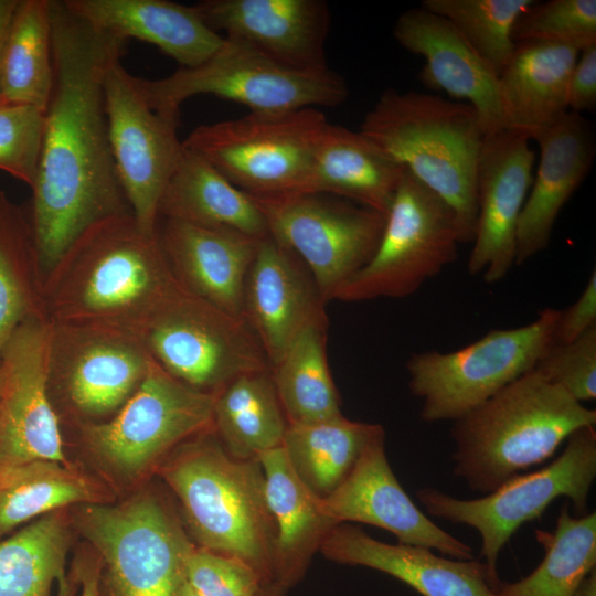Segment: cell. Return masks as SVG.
<instances>
[{
  "instance_id": "obj_1",
  "label": "cell",
  "mask_w": 596,
  "mask_h": 596,
  "mask_svg": "<svg viewBox=\"0 0 596 596\" xmlns=\"http://www.w3.org/2000/svg\"><path fill=\"white\" fill-rule=\"evenodd\" d=\"M53 89L44 114L38 174L29 214L45 278L92 224L131 213L108 136L104 76L125 41L99 32L50 0Z\"/></svg>"
},
{
  "instance_id": "obj_2",
  "label": "cell",
  "mask_w": 596,
  "mask_h": 596,
  "mask_svg": "<svg viewBox=\"0 0 596 596\" xmlns=\"http://www.w3.org/2000/svg\"><path fill=\"white\" fill-rule=\"evenodd\" d=\"M181 288L158 231H142L132 213L113 215L82 232L45 278V317L138 332Z\"/></svg>"
},
{
  "instance_id": "obj_3",
  "label": "cell",
  "mask_w": 596,
  "mask_h": 596,
  "mask_svg": "<svg viewBox=\"0 0 596 596\" xmlns=\"http://www.w3.org/2000/svg\"><path fill=\"white\" fill-rule=\"evenodd\" d=\"M595 425V409L531 370L454 421L453 472L487 494L549 460L576 430Z\"/></svg>"
},
{
  "instance_id": "obj_4",
  "label": "cell",
  "mask_w": 596,
  "mask_h": 596,
  "mask_svg": "<svg viewBox=\"0 0 596 596\" xmlns=\"http://www.w3.org/2000/svg\"><path fill=\"white\" fill-rule=\"evenodd\" d=\"M160 476L178 498L196 545L237 557L274 582L276 529L258 459L227 453L214 427L175 447Z\"/></svg>"
},
{
  "instance_id": "obj_5",
  "label": "cell",
  "mask_w": 596,
  "mask_h": 596,
  "mask_svg": "<svg viewBox=\"0 0 596 596\" xmlns=\"http://www.w3.org/2000/svg\"><path fill=\"white\" fill-rule=\"evenodd\" d=\"M359 131L443 199L456 216L460 243H472L486 134L471 105L389 88L366 113Z\"/></svg>"
},
{
  "instance_id": "obj_6",
  "label": "cell",
  "mask_w": 596,
  "mask_h": 596,
  "mask_svg": "<svg viewBox=\"0 0 596 596\" xmlns=\"http://www.w3.org/2000/svg\"><path fill=\"white\" fill-rule=\"evenodd\" d=\"M328 124L313 107L249 111L198 126L182 143L251 196L309 193L316 148Z\"/></svg>"
},
{
  "instance_id": "obj_7",
  "label": "cell",
  "mask_w": 596,
  "mask_h": 596,
  "mask_svg": "<svg viewBox=\"0 0 596 596\" xmlns=\"http://www.w3.org/2000/svg\"><path fill=\"white\" fill-rule=\"evenodd\" d=\"M596 478V429L587 426L573 433L564 450L549 465L520 473L477 499H458L425 487L416 497L432 517L473 528L481 538L480 556L496 590L501 583L497 562L518 529L544 513L558 497L573 503L576 517L584 515Z\"/></svg>"
},
{
  "instance_id": "obj_8",
  "label": "cell",
  "mask_w": 596,
  "mask_h": 596,
  "mask_svg": "<svg viewBox=\"0 0 596 596\" xmlns=\"http://www.w3.org/2000/svg\"><path fill=\"white\" fill-rule=\"evenodd\" d=\"M137 84L151 108L175 116L181 104L196 95H214L256 113L333 107L349 95L344 78L329 67L292 70L228 38L202 64L158 79L137 77Z\"/></svg>"
},
{
  "instance_id": "obj_9",
  "label": "cell",
  "mask_w": 596,
  "mask_h": 596,
  "mask_svg": "<svg viewBox=\"0 0 596 596\" xmlns=\"http://www.w3.org/2000/svg\"><path fill=\"white\" fill-rule=\"evenodd\" d=\"M557 315L547 307L528 324L491 330L458 350L412 354L408 386L422 401V419L456 421L533 370L552 345Z\"/></svg>"
},
{
  "instance_id": "obj_10",
  "label": "cell",
  "mask_w": 596,
  "mask_h": 596,
  "mask_svg": "<svg viewBox=\"0 0 596 596\" xmlns=\"http://www.w3.org/2000/svg\"><path fill=\"white\" fill-rule=\"evenodd\" d=\"M79 526L100 555L99 596H179L192 542L157 497L88 503Z\"/></svg>"
},
{
  "instance_id": "obj_11",
  "label": "cell",
  "mask_w": 596,
  "mask_h": 596,
  "mask_svg": "<svg viewBox=\"0 0 596 596\" xmlns=\"http://www.w3.org/2000/svg\"><path fill=\"white\" fill-rule=\"evenodd\" d=\"M138 333L161 369L200 392L216 395L241 375L270 371L263 347L244 318L183 287L148 318Z\"/></svg>"
},
{
  "instance_id": "obj_12",
  "label": "cell",
  "mask_w": 596,
  "mask_h": 596,
  "mask_svg": "<svg viewBox=\"0 0 596 596\" xmlns=\"http://www.w3.org/2000/svg\"><path fill=\"white\" fill-rule=\"evenodd\" d=\"M459 244L453 210L405 169L374 254L332 299L407 297L456 259Z\"/></svg>"
},
{
  "instance_id": "obj_13",
  "label": "cell",
  "mask_w": 596,
  "mask_h": 596,
  "mask_svg": "<svg viewBox=\"0 0 596 596\" xmlns=\"http://www.w3.org/2000/svg\"><path fill=\"white\" fill-rule=\"evenodd\" d=\"M215 396L181 383L153 362L110 418L78 425L83 443L118 477H138L183 441L213 427Z\"/></svg>"
},
{
  "instance_id": "obj_14",
  "label": "cell",
  "mask_w": 596,
  "mask_h": 596,
  "mask_svg": "<svg viewBox=\"0 0 596 596\" xmlns=\"http://www.w3.org/2000/svg\"><path fill=\"white\" fill-rule=\"evenodd\" d=\"M47 390L78 425L109 418L130 398L153 360L138 332L50 321Z\"/></svg>"
},
{
  "instance_id": "obj_15",
  "label": "cell",
  "mask_w": 596,
  "mask_h": 596,
  "mask_svg": "<svg viewBox=\"0 0 596 596\" xmlns=\"http://www.w3.org/2000/svg\"><path fill=\"white\" fill-rule=\"evenodd\" d=\"M252 198L269 235L304 263L324 302L369 262L385 224L384 214L328 194Z\"/></svg>"
},
{
  "instance_id": "obj_16",
  "label": "cell",
  "mask_w": 596,
  "mask_h": 596,
  "mask_svg": "<svg viewBox=\"0 0 596 596\" xmlns=\"http://www.w3.org/2000/svg\"><path fill=\"white\" fill-rule=\"evenodd\" d=\"M104 99L120 185L140 228L156 234L161 196L183 152L177 134L180 116L151 108L120 58L105 72Z\"/></svg>"
},
{
  "instance_id": "obj_17",
  "label": "cell",
  "mask_w": 596,
  "mask_h": 596,
  "mask_svg": "<svg viewBox=\"0 0 596 596\" xmlns=\"http://www.w3.org/2000/svg\"><path fill=\"white\" fill-rule=\"evenodd\" d=\"M50 321H23L0 353V467L35 459L66 464L47 390Z\"/></svg>"
},
{
  "instance_id": "obj_18",
  "label": "cell",
  "mask_w": 596,
  "mask_h": 596,
  "mask_svg": "<svg viewBox=\"0 0 596 596\" xmlns=\"http://www.w3.org/2000/svg\"><path fill=\"white\" fill-rule=\"evenodd\" d=\"M534 159L530 139L522 134L503 129L485 136L467 270L488 284L502 280L515 265L517 230L532 184Z\"/></svg>"
},
{
  "instance_id": "obj_19",
  "label": "cell",
  "mask_w": 596,
  "mask_h": 596,
  "mask_svg": "<svg viewBox=\"0 0 596 596\" xmlns=\"http://www.w3.org/2000/svg\"><path fill=\"white\" fill-rule=\"evenodd\" d=\"M385 434L371 441L321 508L336 525L359 522L394 534L398 543L436 550L456 560L475 558L473 550L434 523L396 479L385 453Z\"/></svg>"
},
{
  "instance_id": "obj_20",
  "label": "cell",
  "mask_w": 596,
  "mask_h": 596,
  "mask_svg": "<svg viewBox=\"0 0 596 596\" xmlns=\"http://www.w3.org/2000/svg\"><path fill=\"white\" fill-rule=\"evenodd\" d=\"M192 6L211 30L280 65L304 72L328 68L330 13L323 0H202Z\"/></svg>"
},
{
  "instance_id": "obj_21",
  "label": "cell",
  "mask_w": 596,
  "mask_h": 596,
  "mask_svg": "<svg viewBox=\"0 0 596 596\" xmlns=\"http://www.w3.org/2000/svg\"><path fill=\"white\" fill-rule=\"evenodd\" d=\"M304 263L269 234L257 243L243 295V318L276 365L308 324L327 318Z\"/></svg>"
},
{
  "instance_id": "obj_22",
  "label": "cell",
  "mask_w": 596,
  "mask_h": 596,
  "mask_svg": "<svg viewBox=\"0 0 596 596\" xmlns=\"http://www.w3.org/2000/svg\"><path fill=\"white\" fill-rule=\"evenodd\" d=\"M393 34L425 60L419 78L427 88L471 105L486 135L503 130L498 74L447 19L423 7L411 9L398 17Z\"/></svg>"
},
{
  "instance_id": "obj_23",
  "label": "cell",
  "mask_w": 596,
  "mask_h": 596,
  "mask_svg": "<svg viewBox=\"0 0 596 596\" xmlns=\"http://www.w3.org/2000/svg\"><path fill=\"white\" fill-rule=\"evenodd\" d=\"M533 140L540 162L519 219L515 265L549 246L560 212L588 174L596 151L592 123L572 111Z\"/></svg>"
},
{
  "instance_id": "obj_24",
  "label": "cell",
  "mask_w": 596,
  "mask_h": 596,
  "mask_svg": "<svg viewBox=\"0 0 596 596\" xmlns=\"http://www.w3.org/2000/svg\"><path fill=\"white\" fill-rule=\"evenodd\" d=\"M319 551L332 562L393 576L422 596H497L479 558L456 560L423 546L385 543L347 523L332 528Z\"/></svg>"
},
{
  "instance_id": "obj_25",
  "label": "cell",
  "mask_w": 596,
  "mask_h": 596,
  "mask_svg": "<svg viewBox=\"0 0 596 596\" xmlns=\"http://www.w3.org/2000/svg\"><path fill=\"white\" fill-rule=\"evenodd\" d=\"M163 220L158 236L180 285L243 318L245 280L259 240L231 230Z\"/></svg>"
},
{
  "instance_id": "obj_26",
  "label": "cell",
  "mask_w": 596,
  "mask_h": 596,
  "mask_svg": "<svg viewBox=\"0 0 596 596\" xmlns=\"http://www.w3.org/2000/svg\"><path fill=\"white\" fill-rule=\"evenodd\" d=\"M70 12L99 32L156 45L180 67H195L222 45L193 6L168 0H63Z\"/></svg>"
},
{
  "instance_id": "obj_27",
  "label": "cell",
  "mask_w": 596,
  "mask_h": 596,
  "mask_svg": "<svg viewBox=\"0 0 596 596\" xmlns=\"http://www.w3.org/2000/svg\"><path fill=\"white\" fill-rule=\"evenodd\" d=\"M579 50L522 41L498 75L503 129L533 140L568 111V82Z\"/></svg>"
},
{
  "instance_id": "obj_28",
  "label": "cell",
  "mask_w": 596,
  "mask_h": 596,
  "mask_svg": "<svg viewBox=\"0 0 596 596\" xmlns=\"http://www.w3.org/2000/svg\"><path fill=\"white\" fill-rule=\"evenodd\" d=\"M275 523L274 582L288 590L305 576L312 555L336 526L321 498L297 476L281 446L258 456Z\"/></svg>"
},
{
  "instance_id": "obj_29",
  "label": "cell",
  "mask_w": 596,
  "mask_h": 596,
  "mask_svg": "<svg viewBox=\"0 0 596 596\" xmlns=\"http://www.w3.org/2000/svg\"><path fill=\"white\" fill-rule=\"evenodd\" d=\"M404 170L360 131L329 123L316 148L309 193L386 215Z\"/></svg>"
},
{
  "instance_id": "obj_30",
  "label": "cell",
  "mask_w": 596,
  "mask_h": 596,
  "mask_svg": "<svg viewBox=\"0 0 596 596\" xmlns=\"http://www.w3.org/2000/svg\"><path fill=\"white\" fill-rule=\"evenodd\" d=\"M231 230L260 240L269 234L254 199L183 146L159 204V219Z\"/></svg>"
},
{
  "instance_id": "obj_31",
  "label": "cell",
  "mask_w": 596,
  "mask_h": 596,
  "mask_svg": "<svg viewBox=\"0 0 596 596\" xmlns=\"http://www.w3.org/2000/svg\"><path fill=\"white\" fill-rule=\"evenodd\" d=\"M70 532L61 510L0 542V596H74L65 571Z\"/></svg>"
},
{
  "instance_id": "obj_32",
  "label": "cell",
  "mask_w": 596,
  "mask_h": 596,
  "mask_svg": "<svg viewBox=\"0 0 596 596\" xmlns=\"http://www.w3.org/2000/svg\"><path fill=\"white\" fill-rule=\"evenodd\" d=\"M383 434L379 424L341 415L312 424H288L281 447L302 482L324 498L344 480L366 446Z\"/></svg>"
},
{
  "instance_id": "obj_33",
  "label": "cell",
  "mask_w": 596,
  "mask_h": 596,
  "mask_svg": "<svg viewBox=\"0 0 596 596\" xmlns=\"http://www.w3.org/2000/svg\"><path fill=\"white\" fill-rule=\"evenodd\" d=\"M287 426L270 371L241 375L215 396L213 427L235 458L258 459L281 446Z\"/></svg>"
},
{
  "instance_id": "obj_34",
  "label": "cell",
  "mask_w": 596,
  "mask_h": 596,
  "mask_svg": "<svg viewBox=\"0 0 596 596\" xmlns=\"http://www.w3.org/2000/svg\"><path fill=\"white\" fill-rule=\"evenodd\" d=\"M53 82L50 0H18L3 50L0 102L45 113Z\"/></svg>"
},
{
  "instance_id": "obj_35",
  "label": "cell",
  "mask_w": 596,
  "mask_h": 596,
  "mask_svg": "<svg viewBox=\"0 0 596 596\" xmlns=\"http://www.w3.org/2000/svg\"><path fill=\"white\" fill-rule=\"evenodd\" d=\"M327 318L308 324L270 369L288 424H312L341 416L326 351Z\"/></svg>"
},
{
  "instance_id": "obj_36",
  "label": "cell",
  "mask_w": 596,
  "mask_h": 596,
  "mask_svg": "<svg viewBox=\"0 0 596 596\" xmlns=\"http://www.w3.org/2000/svg\"><path fill=\"white\" fill-rule=\"evenodd\" d=\"M565 502L553 531L535 530L544 550L542 562L528 576L501 582L497 596H573L596 570V512L573 517Z\"/></svg>"
},
{
  "instance_id": "obj_37",
  "label": "cell",
  "mask_w": 596,
  "mask_h": 596,
  "mask_svg": "<svg viewBox=\"0 0 596 596\" xmlns=\"http://www.w3.org/2000/svg\"><path fill=\"white\" fill-rule=\"evenodd\" d=\"M35 317H45V310L33 227L0 189V353L14 330Z\"/></svg>"
},
{
  "instance_id": "obj_38",
  "label": "cell",
  "mask_w": 596,
  "mask_h": 596,
  "mask_svg": "<svg viewBox=\"0 0 596 596\" xmlns=\"http://www.w3.org/2000/svg\"><path fill=\"white\" fill-rule=\"evenodd\" d=\"M93 485L66 464L35 459L0 467V536L74 503H96Z\"/></svg>"
},
{
  "instance_id": "obj_39",
  "label": "cell",
  "mask_w": 596,
  "mask_h": 596,
  "mask_svg": "<svg viewBox=\"0 0 596 596\" xmlns=\"http://www.w3.org/2000/svg\"><path fill=\"white\" fill-rule=\"evenodd\" d=\"M533 0H424L422 7L447 19L499 75L510 61L513 29Z\"/></svg>"
},
{
  "instance_id": "obj_40",
  "label": "cell",
  "mask_w": 596,
  "mask_h": 596,
  "mask_svg": "<svg viewBox=\"0 0 596 596\" xmlns=\"http://www.w3.org/2000/svg\"><path fill=\"white\" fill-rule=\"evenodd\" d=\"M513 40L562 43L583 51L596 44V1H534L517 20Z\"/></svg>"
},
{
  "instance_id": "obj_41",
  "label": "cell",
  "mask_w": 596,
  "mask_h": 596,
  "mask_svg": "<svg viewBox=\"0 0 596 596\" xmlns=\"http://www.w3.org/2000/svg\"><path fill=\"white\" fill-rule=\"evenodd\" d=\"M44 111L0 102V170L33 187L39 168Z\"/></svg>"
},
{
  "instance_id": "obj_42",
  "label": "cell",
  "mask_w": 596,
  "mask_h": 596,
  "mask_svg": "<svg viewBox=\"0 0 596 596\" xmlns=\"http://www.w3.org/2000/svg\"><path fill=\"white\" fill-rule=\"evenodd\" d=\"M184 579L201 596H256L265 584L244 561L193 543L184 557Z\"/></svg>"
},
{
  "instance_id": "obj_43",
  "label": "cell",
  "mask_w": 596,
  "mask_h": 596,
  "mask_svg": "<svg viewBox=\"0 0 596 596\" xmlns=\"http://www.w3.org/2000/svg\"><path fill=\"white\" fill-rule=\"evenodd\" d=\"M579 403L596 397V327L565 344H552L534 369Z\"/></svg>"
},
{
  "instance_id": "obj_44",
  "label": "cell",
  "mask_w": 596,
  "mask_h": 596,
  "mask_svg": "<svg viewBox=\"0 0 596 596\" xmlns=\"http://www.w3.org/2000/svg\"><path fill=\"white\" fill-rule=\"evenodd\" d=\"M594 327H596L595 269L576 301L565 309L558 310L552 344L570 343Z\"/></svg>"
},
{
  "instance_id": "obj_45",
  "label": "cell",
  "mask_w": 596,
  "mask_h": 596,
  "mask_svg": "<svg viewBox=\"0 0 596 596\" xmlns=\"http://www.w3.org/2000/svg\"><path fill=\"white\" fill-rule=\"evenodd\" d=\"M596 106V44L579 52L568 82V111L581 114Z\"/></svg>"
},
{
  "instance_id": "obj_46",
  "label": "cell",
  "mask_w": 596,
  "mask_h": 596,
  "mask_svg": "<svg viewBox=\"0 0 596 596\" xmlns=\"http://www.w3.org/2000/svg\"><path fill=\"white\" fill-rule=\"evenodd\" d=\"M99 562L82 565L77 570L76 574L81 586L79 596H99Z\"/></svg>"
},
{
  "instance_id": "obj_47",
  "label": "cell",
  "mask_w": 596,
  "mask_h": 596,
  "mask_svg": "<svg viewBox=\"0 0 596 596\" xmlns=\"http://www.w3.org/2000/svg\"><path fill=\"white\" fill-rule=\"evenodd\" d=\"M18 0H0V74L4 44Z\"/></svg>"
},
{
  "instance_id": "obj_48",
  "label": "cell",
  "mask_w": 596,
  "mask_h": 596,
  "mask_svg": "<svg viewBox=\"0 0 596 596\" xmlns=\"http://www.w3.org/2000/svg\"><path fill=\"white\" fill-rule=\"evenodd\" d=\"M573 596H596V570L583 579Z\"/></svg>"
},
{
  "instance_id": "obj_49",
  "label": "cell",
  "mask_w": 596,
  "mask_h": 596,
  "mask_svg": "<svg viewBox=\"0 0 596 596\" xmlns=\"http://www.w3.org/2000/svg\"><path fill=\"white\" fill-rule=\"evenodd\" d=\"M286 589L275 582L265 583L262 585L256 596H285Z\"/></svg>"
},
{
  "instance_id": "obj_50",
  "label": "cell",
  "mask_w": 596,
  "mask_h": 596,
  "mask_svg": "<svg viewBox=\"0 0 596 596\" xmlns=\"http://www.w3.org/2000/svg\"><path fill=\"white\" fill-rule=\"evenodd\" d=\"M179 596H201L196 590H194L184 579Z\"/></svg>"
}]
</instances>
